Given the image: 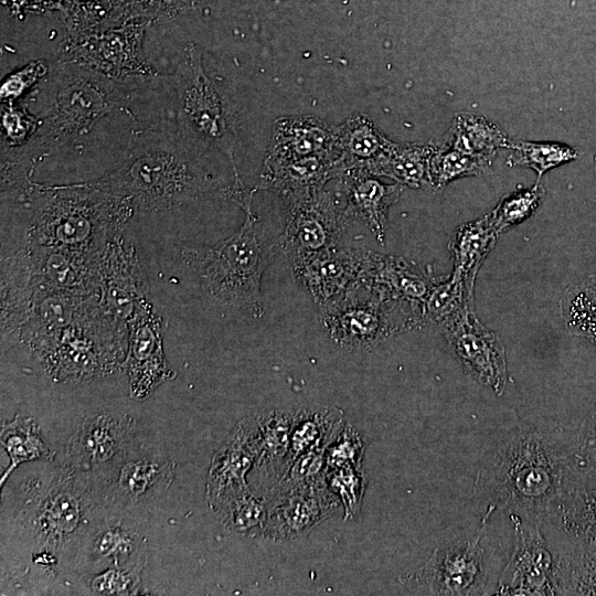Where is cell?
<instances>
[{
    "mask_svg": "<svg viewBox=\"0 0 596 596\" xmlns=\"http://www.w3.org/2000/svg\"><path fill=\"white\" fill-rule=\"evenodd\" d=\"M344 424L343 413L337 407L323 405L299 407L294 414L287 465L306 453L326 449Z\"/></svg>",
    "mask_w": 596,
    "mask_h": 596,
    "instance_id": "31",
    "label": "cell"
},
{
    "mask_svg": "<svg viewBox=\"0 0 596 596\" xmlns=\"http://www.w3.org/2000/svg\"><path fill=\"white\" fill-rule=\"evenodd\" d=\"M296 281L324 307L359 284L361 251L333 247L289 259Z\"/></svg>",
    "mask_w": 596,
    "mask_h": 596,
    "instance_id": "15",
    "label": "cell"
},
{
    "mask_svg": "<svg viewBox=\"0 0 596 596\" xmlns=\"http://www.w3.org/2000/svg\"><path fill=\"white\" fill-rule=\"evenodd\" d=\"M128 352L124 366L130 396L143 400L163 382L173 379L162 347V319L145 302L128 321Z\"/></svg>",
    "mask_w": 596,
    "mask_h": 596,
    "instance_id": "14",
    "label": "cell"
},
{
    "mask_svg": "<svg viewBox=\"0 0 596 596\" xmlns=\"http://www.w3.org/2000/svg\"><path fill=\"white\" fill-rule=\"evenodd\" d=\"M173 118L182 137L201 150L216 149L230 161L235 189H245L235 164V119L224 94L206 75L200 47L188 43L171 76Z\"/></svg>",
    "mask_w": 596,
    "mask_h": 596,
    "instance_id": "6",
    "label": "cell"
},
{
    "mask_svg": "<svg viewBox=\"0 0 596 596\" xmlns=\"http://www.w3.org/2000/svg\"><path fill=\"white\" fill-rule=\"evenodd\" d=\"M376 178L351 170L344 172L339 180L347 199L345 211L349 217L361 220L383 245L389 210L398 201L404 185L386 184Z\"/></svg>",
    "mask_w": 596,
    "mask_h": 596,
    "instance_id": "25",
    "label": "cell"
},
{
    "mask_svg": "<svg viewBox=\"0 0 596 596\" xmlns=\"http://www.w3.org/2000/svg\"><path fill=\"white\" fill-rule=\"evenodd\" d=\"M120 234V233H118ZM115 235L100 257L102 301L111 316L127 322L148 300L134 248Z\"/></svg>",
    "mask_w": 596,
    "mask_h": 596,
    "instance_id": "18",
    "label": "cell"
},
{
    "mask_svg": "<svg viewBox=\"0 0 596 596\" xmlns=\"http://www.w3.org/2000/svg\"><path fill=\"white\" fill-rule=\"evenodd\" d=\"M248 416L236 424L212 457L206 501L213 510L226 496L248 488L247 477L256 461Z\"/></svg>",
    "mask_w": 596,
    "mask_h": 596,
    "instance_id": "23",
    "label": "cell"
},
{
    "mask_svg": "<svg viewBox=\"0 0 596 596\" xmlns=\"http://www.w3.org/2000/svg\"><path fill=\"white\" fill-rule=\"evenodd\" d=\"M555 554L561 595H596V547Z\"/></svg>",
    "mask_w": 596,
    "mask_h": 596,
    "instance_id": "40",
    "label": "cell"
},
{
    "mask_svg": "<svg viewBox=\"0 0 596 596\" xmlns=\"http://www.w3.org/2000/svg\"><path fill=\"white\" fill-rule=\"evenodd\" d=\"M514 547L498 582L496 595H561L557 560L542 534L541 524L510 514Z\"/></svg>",
    "mask_w": 596,
    "mask_h": 596,
    "instance_id": "11",
    "label": "cell"
},
{
    "mask_svg": "<svg viewBox=\"0 0 596 596\" xmlns=\"http://www.w3.org/2000/svg\"><path fill=\"white\" fill-rule=\"evenodd\" d=\"M143 540L138 532L120 520L104 521L95 526L84 543V561L95 566L109 563L125 565L141 561Z\"/></svg>",
    "mask_w": 596,
    "mask_h": 596,
    "instance_id": "32",
    "label": "cell"
},
{
    "mask_svg": "<svg viewBox=\"0 0 596 596\" xmlns=\"http://www.w3.org/2000/svg\"><path fill=\"white\" fill-rule=\"evenodd\" d=\"M267 497L251 487L222 499L213 511L223 526L244 536H262L267 517Z\"/></svg>",
    "mask_w": 596,
    "mask_h": 596,
    "instance_id": "36",
    "label": "cell"
},
{
    "mask_svg": "<svg viewBox=\"0 0 596 596\" xmlns=\"http://www.w3.org/2000/svg\"><path fill=\"white\" fill-rule=\"evenodd\" d=\"M492 163V160L471 156L441 143L436 146L429 161L428 185L439 190L457 179L488 173Z\"/></svg>",
    "mask_w": 596,
    "mask_h": 596,
    "instance_id": "39",
    "label": "cell"
},
{
    "mask_svg": "<svg viewBox=\"0 0 596 596\" xmlns=\"http://www.w3.org/2000/svg\"><path fill=\"white\" fill-rule=\"evenodd\" d=\"M266 497L267 517L262 538L280 542L307 536L341 504L328 488L326 479L275 489Z\"/></svg>",
    "mask_w": 596,
    "mask_h": 596,
    "instance_id": "12",
    "label": "cell"
},
{
    "mask_svg": "<svg viewBox=\"0 0 596 596\" xmlns=\"http://www.w3.org/2000/svg\"><path fill=\"white\" fill-rule=\"evenodd\" d=\"M435 148L434 145L393 142L383 155L353 171L386 177L402 185L418 189L428 185L429 161Z\"/></svg>",
    "mask_w": 596,
    "mask_h": 596,
    "instance_id": "30",
    "label": "cell"
},
{
    "mask_svg": "<svg viewBox=\"0 0 596 596\" xmlns=\"http://www.w3.org/2000/svg\"><path fill=\"white\" fill-rule=\"evenodd\" d=\"M103 483L105 500L118 507H129L141 500L166 491L174 476V462L163 461L145 455H128L114 458L107 467Z\"/></svg>",
    "mask_w": 596,
    "mask_h": 596,
    "instance_id": "20",
    "label": "cell"
},
{
    "mask_svg": "<svg viewBox=\"0 0 596 596\" xmlns=\"http://www.w3.org/2000/svg\"><path fill=\"white\" fill-rule=\"evenodd\" d=\"M566 467V487H596V405L558 433Z\"/></svg>",
    "mask_w": 596,
    "mask_h": 596,
    "instance_id": "29",
    "label": "cell"
},
{
    "mask_svg": "<svg viewBox=\"0 0 596 596\" xmlns=\"http://www.w3.org/2000/svg\"><path fill=\"white\" fill-rule=\"evenodd\" d=\"M294 414L289 409H269L248 416L257 454L248 477H254L253 490L265 496L286 469Z\"/></svg>",
    "mask_w": 596,
    "mask_h": 596,
    "instance_id": "21",
    "label": "cell"
},
{
    "mask_svg": "<svg viewBox=\"0 0 596 596\" xmlns=\"http://www.w3.org/2000/svg\"><path fill=\"white\" fill-rule=\"evenodd\" d=\"M509 137L493 121L472 113L455 116L443 145L471 156L494 160L498 151L509 148Z\"/></svg>",
    "mask_w": 596,
    "mask_h": 596,
    "instance_id": "34",
    "label": "cell"
},
{
    "mask_svg": "<svg viewBox=\"0 0 596 596\" xmlns=\"http://www.w3.org/2000/svg\"><path fill=\"white\" fill-rule=\"evenodd\" d=\"M560 312L570 334L587 339L596 345V298L577 284L572 285L560 300Z\"/></svg>",
    "mask_w": 596,
    "mask_h": 596,
    "instance_id": "41",
    "label": "cell"
},
{
    "mask_svg": "<svg viewBox=\"0 0 596 596\" xmlns=\"http://www.w3.org/2000/svg\"><path fill=\"white\" fill-rule=\"evenodd\" d=\"M544 194L543 187L536 182L530 189L514 191L503 196L488 213L497 233L501 235L529 219L539 209Z\"/></svg>",
    "mask_w": 596,
    "mask_h": 596,
    "instance_id": "42",
    "label": "cell"
},
{
    "mask_svg": "<svg viewBox=\"0 0 596 596\" xmlns=\"http://www.w3.org/2000/svg\"><path fill=\"white\" fill-rule=\"evenodd\" d=\"M286 225L279 246L288 258L337 247L351 219L347 199L324 188L287 198Z\"/></svg>",
    "mask_w": 596,
    "mask_h": 596,
    "instance_id": "9",
    "label": "cell"
},
{
    "mask_svg": "<svg viewBox=\"0 0 596 596\" xmlns=\"http://www.w3.org/2000/svg\"><path fill=\"white\" fill-rule=\"evenodd\" d=\"M321 318L331 339L349 350L372 349L394 334L425 324L419 308L384 299L361 284L322 307Z\"/></svg>",
    "mask_w": 596,
    "mask_h": 596,
    "instance_id": "7",
    "label": "cell"
},
{
    "mask_svg": "<svg viewBox=\"0 0 596 596\" xmlns=\"http://www.w3.org/2000/svg\"><path fill=\"white\" fill-rule=\"evenodd\" d=\"M512 152L507 163L534 170L538 180L547 171L579 157V151L568 145L554 141L510 140Z\"/></svg>",
    "mask_w": 596,
    "mask_h": 596,
    "instance_id": "38",
    "label": "cell"
},
{
    "mask_svg": "<svg viewBox=\"0 0 596 596\" xmlns=\"http://www.w3.org/2000/svg\"><path fill=\"white\" fill-rule=\"evenodd\" d=\"M255 191L248 190L236 203L245 212L238 232L213 246L184 248L182 259L195 272L210 298L262 318V276L279 244L265 233L253 211Z\"/></svg>",
    "mask_w": 596,
    "mask_h": 596,
    "instance_id": "5",
    "label": "cell"
},
{
    "mask_svg": "<svg viewBox=\"0 0 596 596\" xmlns=\"http://www.w3.org/2000/svg\"><path fill=\"white\" fill-rule=\"evenodd\" d=\"M84 476H64L55 481L34 509L31 524L40 542L51 550H57L66 541L74 539L84 529L85 505L81 489Z\"/></svg>",
    "mask_w": 596,
    "mask_h": 596,
    "instance_id": "17",
    "label": "cell"
},
{
    "mask_svg": "<svg viewBox=\"0 0 596 596\" xmlns=\"http://www.w3.org/2000/svg\"><path fill=\"white\" fill-rule=\"evenodd\" d=\"M470 312H473V297L469 295L464 283L451 275L440 277L423 304L425 324L433 323L439 329Z\"/></svg>",
    "mask_w": 596,
    "mask_h": 596,
    "instance_id": "37",
    "label": "cell"
},
{
    "mask_svg": "<svg viewBox=\"0 0 596 596\" xmlns=\"http://www.w3.org/2000/svg\"><path fill=\"white\" fill-rule=\"evenodd\" d=\"M49 78V105L32 138L19 148H1V172L30 177L43 158L93 136L110 119L128 113L132 95L153 77L116 79L84 66L58 61ZM156 77V76H155Z\"/></svg>",
    "mask_w": 596,
    "mask_h": 596,
    "instance_id": "1",
    "label": "cell"
},
{
    "mask_svg": "<svg viewBox=\"0 0 596 596\" xmlns=\"http://www.w3.org/2000/svg\"><path fill=\"white\" fill-rule=\"evenodd\" d=\"M440 278L406 259L361 251L359 284L387 300L419 308Z\"/></svg>",
    "mask_w": 596,
    "mask_h": 596,
    "instance_id": "16",
    "label": "cell"
},
{
    "mask_svg": "<svg viewBox=\"0 0 596 596\" xmlns=\"http://www.w3.org/2000/svg\"><path fill=\"white\" fill-rule=\"evenodd\" d=\"M137 429L128 415L97 414L84 419L70 438L65 459L68 468L88 470L127 451Z\"/></svg>",
    "mask_w": 596,
    "mask_h": 596,
    "instance_id": "19",
    "label": "cell"
},
{
    "mask_svg": "<svg viewBox=\"0 0 596 596\" xmlns=\"http://www.w3.org/2000/svg\"><path fill=\"white\" fill-rule=\"evenodd\" d=\"M326 482L343 509V520L353 519L361 510L366 488L362 468L341 467L326 471Z\"/></svg>",
    "mask_w": 596,
    "mask_h": 596,
    "instance_id": "43",
    "label": "cell"
},
{
    "mask_svg": "<svg viewBox=\"0 0 596 596\" xmlns=\"http://www.w3.org/2000/svg\"><path fill=\"white\" fill-rule=\"evenodd\" d=\"M566 485L560 438L529 424L500 434L486 454L475 481V494L487 504L488 519L496 509L539 522Z\"/></svg>",
    "mask_w": 596,
    "mask_h": 596,
    "instance_id": "3",
    "label": "cell"
},
{
    "mask_svg": "<svg viewBox=\"0 0 596 596\" xmlns=\"http://www.w3.org/2000/svg\"><path fill=\"white\" fill-rule=\"evenodd\" d=\"M34 281L26 254H18L1 265L2 343L14 338L29 319L34 296Z\"/></svg>",
    "mask_w": 596,
    "mask_h": 596,
    "instance_id": "27",
    "label": "cell"
},
{
    "mask_svg": "<svg viewBox=\"0 0 596 596\" xmlns=\"http://www.w3.org/2000/svg\"><path fill=\"white\" fill-rule=\"evenodd\" d=\"M40 124V117L32 115L29 110L14 106L13 103H3L1 148L24 146L36 132Z\"/></svg>",
    "mask_w": 596,
    "mask_h": 596,
    "instance_id": "45",
    "label": "cell"
},
{
    "mask_svg": "<svg viewBox=\"0 0 596 596\" xmlns=\"http://www.w3.org/2000/svg\"><path fill=\"white\" fill-rule=\"evenodd\" d=\"M364 449V443L359 432L345 423L341 432L326 448V471L341 467L362 468Z\"/></svg>",
    "mask_w": 596,
    "mask_h": 596,
    "instance_id": "46",
    "label": "cell"
},
{
    "mask_svg": "<svg viewBox=\"0 0 596 596\" xmlns=\"http://www.w3.org/2000/svg\"><path fill=\"white\" fill-rule=\"evenodd\" d=\"M486 522L482 519L477 536L454 540L435 549L422 566L398 577L401 584L422 594H480L486 581L483 547L480 544Z\"/></svg>",
    "mask_w": 596,
    "mask_h": 596,
    "instance_id": "10",
    "label": "cell"
},
{
    "mask_svg": "<svg viewBox=\"0 0 596 596\" xmlns=\"http://www.w3.org/2000/svg\"><path fill=\"white\" fill-rule=\"evenodd\" d=\"M499 236L489 215L486 214L479 220L458 226L448 242L454 265L451 276L462 281L472 297L478 270Z\"/></svg>",
    "mask_w": 596,
    "mask_h": 596,
    "instance_id": "28",
    "label": "cell"
},
{
    "mask_svg": "<svg viewBox=\"0 0 596 596\" xmlns=\"http://www.w3.org/2000/svg\"><path fill=\"white\" fill-rule=\"evenodd\" d=\"M145 561L125 565H110L91 581V589L96 595H134L140 586V573Z\"/></svg>",
    "mask_w": 596,
    "mask_h": 596,
    "instance_id": "44",
    "label": "cell"
},
{
    "mask_svg": "<svg viewBox=\"0 0 596 596\" xmlns=\"http://www.w3.org/2000/svg\"><path fill=\"white\" fill-rule=\"evenodd\" d=\"M30 217V244L100 257L134 213L121 199L93 182L47 185L32 180L2 191Z\"/></svg>",
    "mask_w": 596,
    "mask_h": 596,
    "instance_id": "4",
    "label": "cell"
},
{
    "mask_svg": "<svg viewBox=\"0 0 596 596\" xmlns=\"http://www.w3.org/2000/svg\"><path fill=\"white\" fill-rule=\"evenodd\" d=\"M344 172L340 153L298 158L266 156L256 190H268L285 199L322 189Z\"/></svg>",
    "mask_w": 596,
    "mask_h": 596,
    "instance_id": "22",
    "label": "cell"
},
{
    "mask_svg": "<svg viewBox=\"0 0 596 596\" xmlns=\"http://www.w3.org/2000/svg\"><path fill=\"white\" fill-rule=\"evenodd\" d=\"M340 153L336 126L309 115L278 117L273 123L267 156L298 158Z\"/></svg>",
    "mask_w": 596,
    "mask_h": 596,
    "instance_id": "26",
    "label": "cell"
},
{
    "mask_svg": "<svg viewBox=\"0 0 596 596\" xmlns=\"http://www.w3.org/2000/svg\"><path fill=\"white\" fill-rule=\"evenodd\" d=\"M0 443L10 464L0 478L2 487L12 471L21 464L35 460H52L54 453L41 436L33 418L18 414L11 422L1 426Z\"/></svg>",
    "mask_w": 596,
    "mask_h": 596,
    "instance_id": "35",
    "label": "cell"
},
{
    "mask_svg": "<svg viewBox=\"0 0 596 596\" xmlns=\"http://www.w3.org/2000/svg\"><path fill=\"white\" fill-rule=\"evenodd\" d=\"M146 23L131 22L86 35L67 38L61 45L63 62L74 63L116 79L155 77L142 52Z\"/></svg>",
    "mask_w": 596,
    "mask_h": 596,
    "instance_id": "8",
    "label": "cell"
},
{
    "mask_svg": "<svg viewBox=\"0 0 596 596\" xmlns=\"http://www.w3.org/2000/svg\"><path fill=\"white\" fill-rule=\"evenodd\" d=\"M205 152L182 137L174 119H160L137 129L119 163L92 182L132 212L168 211L216 191L230 198L232 187L221 188L200 164Z\"/></svg>",
    "mask_w": 596,
    "mask_h": 596,
    "instance_id": "2",
    "label": "cell"
},
{
    "mask_svg": "<svg viewBox=\"0 0 596 596\" xmlns=\"http://www.w3.org/2000/svg\"><path fill=\"white\" fill-rule=\"evenodd\" d=\"M50 73V65L43 60L28 63L22 68L9 75L1 84L0 98L3 103H12L25 91L40 82Z\"/></svg>",
    "mask_w": 596,
    "mask_h": 596,
    "instance_id": "47",
    "label": "cell"
},
{
    "mask_svg": "<svg viewBox=\"0 0 596 596\" xmlns=\"http://www.w3.org/2000/svg\"><path fill=\"white\" fill-rule=\"evenodd\" d=\"M462 369L480 384L502 395L508 380L505 350L499 336L475 311L439 329Z\"/></svg>",
    "mask_w": 596,
    "mask_h": 596,
    "instance_id": "13",
    "label": "cell"
},
{
    "mask_svg": "<svg viewBox=\"0 0 596 596\" xmlns=\"http://www.w3.org/2000/svg\"><path fill=\"white\" fill-rule=\"evenodd\" d=\"M392 143L393 141L362 114L336 126V146L341 153L344 172L364 167L383 155Z\"/></svg>",
    "mask_w": 596,
    "mask_h": 596,
    "instance_id": "33",
    "label": "cell"
},
{
    "mask_svg": "<svg viewBox=\"0 0 596 596\" xmlns=\"http://www.w3.org/2000/svg\"><path fill=\"white\" fill-rule=\"evenodd\" d=\"M557 538L554 551L596 547V487H566L542 521Z\"/></svg>",
    "mask_w": 596,
    "mask_h": 596,
    "instance_id": "24",
    "label": "cell"
}]
</instances>
